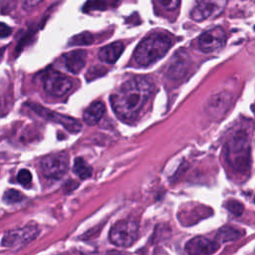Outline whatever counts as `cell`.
Wrapping results in <instances>:
<instances>
[{
  "instance_id": "obj_22",
  "label": "cell",
  "mask_w": 255,
  "mask_h": 255,
  "mask_svg": "<svg viewBox=\"0 0 255 255\" xmlns=\"http://www.w3.org/2000/svg\"><path fill=\"white\" fill-rule=\"evenodd\" d=\"M17 179L22 185L27 186L32 181V174L28 169H21L17 174Z\"/></svg>"
},
{
  "instance_id": "obj_5",
  "label": "cell",
  "mask_w": 255,
  "mask_h": 255,
  "mask_svg": "<svg viewBox=\"0 0 255 255\" xmlns=\"http://www.w3.org/2000/svg\"><path fill=\"white\" fill-rule=\"evenodd\" d=\"M38 233V226L34 223H29L24 227L12 229L6 232L3 235L1 244L2 246L9 248H19L34 240Z\"/></svg>"
},
{
  "instance_id": "obj_9",
  "label": "cell",
  "mask_w": 255,
  "mask_h": 255,
  "mask_svg": "<svg viewBox=\"0 0 255 255\" xmlns=\"http://www.w3.org/2000/svg\"><path fill=\"white\" fill-rule=\"evenodd\" d=\"M28 106L35 113H37L39 116H41L42 118L63 126L70 132L77 133L82 128L81 124L76 119H74V118H71V117L64 116V115H61L59 113L53 112V111L48 110V109H46V108H44V107H42V106H40L38 104H34V103L31 104L30 103V104H28Z\"/></svg>"
},
{
  "instance_id": "obj_18",
  "label": "cell",
  "mask_w": 255,
  "mask_h": 255,
  "mask_svg": "<svg viewBox=\"0 0 255 255\" xmlns=\"http://www.w3.org/2000/svg\"><path fill=\"white\" fill-rule=\"evenodd\" d=\"M240 236H241V233L238 229L233 228V227H229V226L222 227L217 233V238L221 242L234 241V240L238 239Z\"/></svg>"
},
{
  "instance_id": "obj_2",
  "label": "cell",
  "mask_w": 255,
  "mask_h": 255,
  "mask_svg": "<svg viewBox=\"0 0 255 255\" xmlns=\"http://www.w3.org/2000/svg\"><path fill=\"white\" fill-rule=\"evenodd\" d=\"M172 45L171 39L164 34H152L143 39L135 48L134 61L141 66H148L161 59Z\"/></svg>"
},
{
  "instance_id": "obj_20",
  "label": "cell",
  "mask_w": 255,
  "mask_h": 255,
  "mask_svg": "<svg viewBox=\"0 0 255 255\" xmlns=\"http://www.w3.org/2000/svg\"><path fill=\"white\" fill-rule=\"evenodd\" d=\"M3 199L7 203H16L23 199V194L16 189H8L5 191Z\"/></svg>"
},
{
  "instance_id": "obj_16",
  "label": "cell",
  "mask_w": 255,
  "mask_h": 255,
  "mask_svg": "<svg viewBox=\"0 0 255 255\" xmlns=\"http://www.w3.org/2000/svg\"><path fill=\"white\" fill-rule=\"evenodd\" d=\"M104 113L105 105L102 102H94L84 112V122L89 126H95L100 122Z\"/></svg>"
},
{
  "instance_id": "obj_23",
  "label": "cell",
  "mask_w": 255,
  "mask_h": 255,
  "mask_svg": "<svg viewBox=\"0 0 255 255\" xmlns=\"http://www.w3.org/2000/svg\"><path fill=\"white\" fill-rule=\"evenodd\" d=\"M158 2L164 9L172 11L178 7L180 0H158Z\"/></svg>"
},
{
  "instance_id": "obj_14",
  "label": "cell",
  "mask_w": 255,
  "mask_h": 255,
  "mask_svg": "<svg viewBox=\"0 0 255 255\" xmlns=\"http://www.w3.org/2000/svg\"><path fill=\"white\" fill-rule=\"evenodd\" d=\"M87 61V52L85 50H75L64 55L65 66L68 71L78 74L85 67Z\"/></svg>"
},
{
  "instance_id": "obj_17",
  "label": "cell",
  "mask_w": 255,
  "mask_h": 255,
  "mask_svg": "<svg viewBox=\"0 0 255 255\" xmlns=\"http://www.w3.org/2000/svg\"><path fill=\"white\" fill-rule=\"evenodd\" d=\"M74 171L81 179H87L92 175L93 170L82 157H77L74 160Z\"/></svg>"
},
{
  "instance_id": "obj_8",
  "label": "cell",
  "mask_w": 255,
  "mask_h": 255,
  "mask_svg": "<svg viewBox=\"0 0 255 255\" xmlns=\"http://www.w3.org/2000/svg\"><path fill=\"white\" fill-rule=\"evenodd\" d=\"M43 87L48 94L55 97H62L71 91L73 83L67 76L50 70L43 76Z\"/></svg>"
},
{
  "instance_id": "obj_25",
  "label": "cell",
  "mask_w": 255,
  "mask_h": 255,
  "mask_svg": "<svg viewBox=\"0 0 255 255\" xmlns=\"http://www.w3.org/2000/svg\"><path fill=\"white\" fill-rule=\"evenodd\" d=\"M12 33V29L3 22H0V38H6L10 36Z\"/></svg>"
},
{
  "instance_id": "obj_27",
  "label": "cell",
  "mask_w": 255,
  "mask_h": 255,
  "mask_svg": "<svg viewBox=\"0 0 255 255\" xmlns=\"http://www.w3.org/2000/svg\"><path fill=\"white\" fill-rule=\"evenodd\" d=\"M2 54H3V49H0V60L2 58Z\"/></svg>"
},
{
  "instance_id": "obj_3",
  "label": "cell",
  "mask_w": 255,
  "mask_h": 255,
  "mask_svg": "<svg viewBox=\"0 0 255 255\" xmlns=\"http://www.w3.org/2000/svg\"><path fill=\"white\" fill-rule=\"evenodd\" d=\"M228 159L232 167L240 172L250 168V144L244 132H238L228 144Z\"/></svg>"
},
{
  "instance_id": "obj_10",
  "label": "cell",
  "mask_w": 255,
  "mask_h": 255,
  "mask_svg": "<svg viewBox=\"0 0 255 255\" xmlns=\"http://www.w3.org/2000/svg\"><path fill=\"white\" fill-rule=\"evenodd\" d=\"M226 41V35L221 27H215L202 33L198 38V47L203 53H211L221 48Z\"/></svg>"
},
{
  "instance_id": "obj_1",
  "label": "cell",
  "mask_w": 255,
  "mask_h": 255,
  "mask_svg": "<svg viewBox=\"0 0 255 255\" xmlns=\"http://www.w3.org/2000/svg\"><path fill=\"white\" fill-rule=\"evenodd\" d=\"M151 85L143 78L136 77L123 83L111 96V104L118 118L133 120L151 95Z\"/></svg>"
},
{
  "instance_id": "obj_24",
  "label": "cell",
  "mask_w": 255,
  "mask_h": 255,
  "mask_svg": "<svg viewBox=\"0 0 255 255\" xmlns=\"http://www.w3.org/2000/svg\"><path fill=\"white\" fill-rule=\"evenodd\" d=\"M15 0H0V11L2 13H8L15 7Z\"/></svg>"
},
{
  "instance_id": "obj_15",
  "label": "cell",
  "mask_w": 255,
  "mask_h": 255,
  "mask_svg": "<svg viewBox=\"0 0 255 255\" xmlns=\"http://www.w3.org/2000/svg\"><path fill=\"white\" fill-rule=\"evenodd\" d=\"M124 45L122 42H115L103 47L99 52V58L102 62L114 64L122 55Z\"/></svg>"
},
{
  "instance_id": "obj_4",
  "label": "cell",
  "mask_w": 255,
  "mask_h": 255,
  "mask_svg": "<svg viewBox=\"0 0 255 255\" xmlns=\"http://www.w3.org/2000/svg\"><path fill=\"white\" fill-rule=\"evenodd\" d=\"M138 234V225L132 220H121L114 224L112 227L109 239L110 241L119 247L130 246Z\"/></svg>"
},
{
  "instance_id": "obj_19",
  "label": "cell",
  "mask_w": 255,
  "mask_h": 255,
  "mask_svg": "<svg viewBox=\"0 0 255 255\" xmlns=\"http://www.w3.org/2000/svg\"><path fill=\"white\" fill-rule=\"evenodd\" d=\"M93 40H94V38H93L92 34H90L88 32H84V33L74 36L70 41V45H73V46L90 45L93 43Z\"/></svg>"
},
{
  "instance_id": "obj_7",
  "label": "cell",
  "mask_w": 255,
  "mask_h": 255,
  "mask_svg": "<svg viewBox=\"0 0 255 255\" xmlns=\"http://www.w3.org/2000/svg\"><path fill=\"white\" fill-rule=\"evenodd\" d=\"M226 5L227 0H196L190 12V17L198 22L215 18L224 11Z\"/></svg>"
},
{
  "instance_id": "obj_13",
  "label": "cell",
  "mask_w": 255,
  "mask_h": 255,
  "mask_svg": "<svg viewBox=\"0 0 255 255\" xmlns=\"http://www.w3.org/2000/svg\"><path fill=\"white\" fill-rule=\"evenodd\" d=\"M231 101V95L226 92L216 94L207 102L206 112L213 118H221L228 111Z\"/></svg>"
},
{
  "instance_id": "obj_12",
  "label": "cell",
  "mask_w": 255,
  "mask_h": 255,
  "mask_svg": "<svg viewBox=\"0 0 255 255\" xmlns=\"http://www.w3.org/2000/svg\"><path fill=\"white\" fill-rule=\"evenodd\" d=\"M189 66V57L183 50H178L170 59L166 76L171 80L181 79L187 72Z\"/></svg>"
},
{
  "instance_id": "obj_6",
  "label": "cell",
  "mask_w": 255,
  "mask_h": 255,
  "mask_svg": "<svg viewBox=\"0 0 255 255\" xmlns=\"http://www.w3.org/2000/svg\"><path fill=\"white\" fill-rule=\"evenodd\" d=\"M39 165L44 176L52 179H59L68 169L69 157L65 153L49 154L41 159Z\"/></svg>"
},
{
  "instance_id": "obj_21",
  "label": "cell",
  "mask_w": 255,
  "mask_h": 255,
  "mask_svg": "<svg viewBox=\"0 0 255 255\" xmlns=\"http://www.w3.org/2000/svg\"><path fill=\"white\" fill-rule=\"evenodd\" d=\"M226 208L235 216H239L243 213L244 211V206L241 202H239L238 200L235 199H231L228 200L226 202Z\"/></svg>"
},
{
  "instance_id": "obj_26",
  "label": "cell",
  "mask_w": 255,
  "mask_h": 255,
  "mask_svg": "<svg viewBox=\"0 0 255 255\" xmlns=\"http://www.w3.org/2000/svg\"><path fill=\"white\" fill-rule=\"evenodd\" d=\"M41 0H26L25 3H24V6L26 8H31V7H34L36 6Z\"/></svg>"
},
{
  "instance_id": "obj_11",
  "label": "cell",
  "mask_w": 255,
  "mask_h": 255,
  "mask_svg": "<svg viewBox=\"0 0 255 255\" xmlns=\"http://www.w3.org/2000/svg\"><path fill=\"white\" fill-rule=\"evenodd\" d=\"M219 248V243L204 236H196L185 245L187 255H212Z\"/></svg>"
}]
</instances>
